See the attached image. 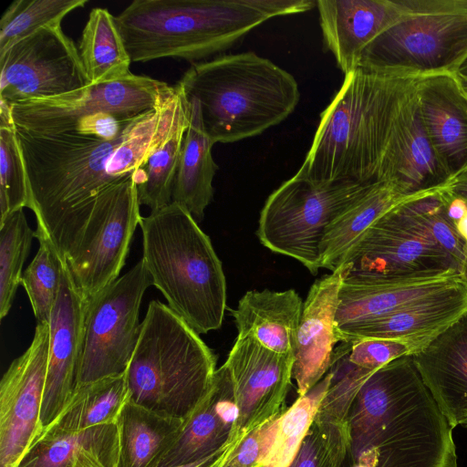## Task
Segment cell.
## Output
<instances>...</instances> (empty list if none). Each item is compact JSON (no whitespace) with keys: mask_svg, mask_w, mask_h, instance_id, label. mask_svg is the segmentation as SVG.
I'll list each match as a JSON object with an SVG mask.
<instances>
[{"mask_svg":"<svg viewBox=\"0 0 467 467\" xmlns=\"http://www.w3.org/2000/svg\"><path fill=\"white\" fill-rule=\"evenodd\" d=\"M347 422L350 467H458L453 428L411 356L394 359L366 380Z\"/></svg>","mask_w":467,"mask_h":467,"instance_id":"obj_1","label":"cell"},{"mask_svg":"<svg viewBox=\"0 0 467 467\" xmlns=\"http://www.w3.org/2000/svg\"><path fill=\"white\" fill-rule=\"evenodd\" d=\"M418 78L362 67L346 74L296 175L326 183L377 182L394 120Z\"/></svg>","mask_w":467,"mask_h":467,"instance_id":"obj_2","label":"cell"},{"mask_svg":"<svg viewBox=\"0 0 467 467\" xmlns=\"http://www.w3.org/2000/svg\"><path fill=\"white\" fill-rule=\"evenodd\" d=\"M313 0H135L116 17L131 62L176 57L198 63L268 19L308 11Z\"/></svg>","mask_w":467,"mask_h":467,"instance_id":"obj_3","label":"cell"},{"mask_svg":"<svg viewBox=\"0 0 467 467\" xmlns=\"http://www.w3.org/2000/svg\"><path fill=\"white\" fill-rule=\"evenodd\" d=\"M178 84L197 102L213 144L263 133L285 119L300 99L289 72L252 51L193 63Z\"/></svg>","mask_w":467,"mask_h":467,"instance_id":"obj_4","label":"cell"},{"mask_svg":"<svg viewBox=\"0 0 467 467\" xmlns=\"http://www.w3.org/2000/svg\"><path fill=\"white\" fill-rule=\"evenodd\" d=\"M139 225L141 260L167 306L198 334L220 328L226 309L223 265L193 216L171 202Z\"/></svg>","mask_w":467,"mask_h":467,"instance_id":"obj_5","label":"cell"},{"mask_svg":"<svg viewBox=\"0 0 467 467\" xmlns=\"http://www.w3.org/2000/svg\"><path fill=\"white\" fill-rule=\"evenodd\" d=\"M216 357L167 305L150 302L125 371L130 400L160 415L185 420L209 390Z\"/></svg>","mask_w":467,"mask_h":467,"instance_id":"obj_6","label":"cell"},{"mask_svg":"<svg viewBox=\"0 0 467 467\" xmlns=\"http://www.w3.org/2000/svg\"><path fill=\"white\" fill-rule=\"evenodd\" d=\"M140 116L109 141L72 131L39 134L16 129L37 226L48 236L82 218L102 192L123 182L109 175L108 169Z\"/></svg>","mask_w":467,"mask_h":467,"instance_id":"obj_7","label":"cell"},{"mask_svg":"<svg viewBox=\"0 0 467 467\" xmlns=\"http://www.w3.org/2000/svg\"><path fill=\"white\" fill-rule=\"evenodd\" d=\"M398 19L363 50L358 67L420 78L467 59V0H400Z\"/></svg>","mask_w":467,"mask_h":467,"instance_id":"obj_8","label":"cell"},{"mask_svg":"<svg viewBox=\"0 0 467 467\" xmlns=\"http://www.w3.org/2000/svg\"><path fill=\"white\" fill-rule=\"evenodd\" d=\"M134 174L102 192L87 214L48 237L85 302L117 280L125 265L142 217Z\"/></svg>","mask_w":467,"mask_h":467,"instance_id":"obj_9","label":"cell"},{"mask_svg":"<svg viewBox=\"0 0 467 467\" xmlns=\"http://www.w3.org/2000/svg\"><path fill=\"white\" fill-rule=\"evenodd\" d=\"M368 184L317 182L295 174L265 202L256 232L261 244L297 260L316 275L327 227Z\"/></svg>","mask_w":467,"mask_h":467,"instance_id":"obj_10","label":"cell"},{"mask_svg":"<svg viewBox=\"0 0 467 467\" xmlns=\"http://www.w3.org/2000/svg\"><path fill=\"white\" fill-rule=\"evenodd\" d=\"M150 285L140 259L85 302L78 385L125 373L140 334V307Z\"/></svg>","mask_w":467,"mask_h":467,"instance_id":"obj_11","label":"cell"},{"mask_svg":"<svg viewBox=\"0 0 467 467\" xmlns=\"http://www.w3.org/2000/svg\"><path fill=\"white\" fill-rule=\"evenodd\" d=\"M168 87L166 82L131 73L63 95L15 103L13 121L23 131L54 134L71 130L78 119L97 112L130 119L154 109Z\"/></svg>","mask_w":467,"mask_h":467,"instance_id":"obj_12","label":"cell"},{"mask_svg":"<svg viewBox=\"0 0 467 467\" xmlns=\"http://www.w3.org/2000/svg\"><path fill=\"white\" fill-rule=\"evenodd\" d=\"M0 99L9 105L88 86L79 51L61 25L47 26L0 55Z\"/></svg>","mask_w":467,"mask_h":467,"instance_id":"obj_13","label":"cell"},{"mask_svg":"<svg viewBox=\"0 0 467 467\" xmlns=\"http://www.w3.org/2000/svg\"><path fill=\"white\" fill-rule=\"evenodd\" d=\"M49 350V324L37 323L27 349L0 382V467H16L40 436Z\"/></svg>","mask_w":467,"mask_h":467,"instance_id":"obj_14","label":"cell"},{"mask_svg":"<svg viewBox=\"0 0 467 467\" xmlns=\"http://www.w3.org/2000/svg\"><path fill=\"white\" fill-rule=\"evenodd\" d=\"M238 410L230 441L281 415L290 386L294 355L270 350L251 337H238L225 361Z\"/></svg>","mask_w":467,"mask_h":467,"instance_id":"obj_15","label":"cell"},{"mask_svg":"<svg viewBox=\"0 0 467 467\" xmlns=\"http://www.w3.org/2000/svg\"><path fill=\"white\" fill-rule=\"evenodd\" d=\"M398 207L359 237L339 267L348 272L387 275L459 270L457 261L405 219Z\"/></svg>","mask_w":467,"mask_h":467,"instance_id":"obj_16","label":"cell"},{"mask_svg":"<svg viewBox=\"0 0 467 467\" xmlns=\"http://www.w3.org/2000/svg\"><path fill=\"white\" fill-rule=\"evenodd\" d=\"M462 282L457 269L387 275L348 272L344 268L336 314L337 329L379 318Z\"/></svg>","mask_w":467,"mask_h":467,"instance_id":"obj_17","label":"cell"},{"mask_svg":"<svg viewBox=\"0 0 467 467\" xmlns=\"http://www.w3.org/2000/svg\"><path fill=\"white\" fill-rule=\"evenodd\" d=\"M63 264L60 289L48 323L49 350L40 414L42 431L64 410L78 385L86 303Z\"/></svg>","mask_w":467,"mask_h":467,"instance_id":"obj_18","label":"cell"},{"mask_svg":"<svg viewBox=\"0 0 467 467\" xmlns=\"http://www.w3.org/2000/svg\"><path fill=\"white\" fill-rule=\"evenodd\" d=\"M465 315L467 285L462 282L379 318L338 328L337 336L343 343L366 338L396 340L406 345L412 356Z\"/></svg>","mask_w":467,"mask_h":467,"instance_id":"obj_19","label":"cell"},{"mask_svg":"<svg viewBox=\"0 0 467 467\" xmlns=\"http://www.w3.org/2000/svg\"><path fill=\"white\" fill-rule=\"evenodd\" d=\"M343 275L344 268L339 267L317 280L304 302L292 371L298 397L316 386L336 362V314Z\"/></svg>","mask_w":467,"mask_h":467,"instance_id":"obj_20","label":"cell"},{"mask_svg":"<svg viewBox=\"0 0 467 467\" xmlns=\"http://www.w3.org/2000/svg\"><path fill=\"white\" fill-rule=\"evenodd\" d=\"M449 179L424 128L415 88L394 120L377 182H390L403 193L414 194L441 186Z\"/></svg>","mask_w":467,"mask_h":467,"instance_id":"obj_21","label":"cell"},{"mask_svg":"<svg viewBox=\"0 0 467 467\" xmlns=\"http://www.w3.org/2000/svg\"><path fill=\"white\" fill-rule=\"evenodd\" d=\"M416 94L429 140L451 178L467 165V95L451 72L419 78Z\"/></svg>","mask_w":467,"mask_h":467,"instance_id":"obj_22","label":"cell"},{"mask_svg":"<svg viewBox=\"0 0 467 467\" xmlns=\"http://www.w3.org/2000/svg\"><path fill=\"white\" fill-rule=\"evenodd\" d=\"M323 43L344 75L358 67L366 47L400 14V0H318Z\"/></svg>","mask_w":467,"mask_h":467,"instance_id":"obj_23","label":"cell"},{"mask_svg":"<svg viewBox=\"0 0 467 467\" xmlns=\"http://www.w3.org/2000/svg\"><path fill=\"white\" fill-rule=\"evenodd\" d=\"M237 415L232 379L224 363L216 369L209 390L154 467H176L217 451L230 441Z\"/></svg>","mask_w":467,"mask_h":467,"instance_id":"obj_24","label":"cell"},{"mask_svg":"<svg viewBox=\"0 0 467 467\" xmlns=\"http://www.w3.org/2000/svg\"><path fill=\"white\" fill-rule=\"evenodd\" d=\"M411 357L449 423L461 425L467 418V315Z\"/></svg>","mask_w":467,"mask_h":467,"instance_id":"obj_25","label":"cell"},{"mask_svg":"<svg viewBox=\"0 0 467 467\" xmlns=\"http://www.w3.org/2000/svg\"><path fill=\"white\" fill-rule=\"evenodd\" d=\"M303 306L294 289L282 292L251 290L230 312L238 337H251L276 353L294 355Z\"/></svg>","mask_w":467,"mask_h":467,"instance_id":"obj_26","label":"cell"},{"mask_svg":"<svg viewBox=\"0 0 467 467\" xmlns=\"http://www.w3.org/2000/svg\"><path fill=\"white\" fill-rule=\"evenodd\" d=\"M117 423L82 431H44L16 467H119Z\"/></svg>","mask_w":467,"mask_h":467,"instance_id":"obj_27","label":"cell"},{"mask_svg":"<svg viewBox=\"0 0 467 467\" xmlns=\"http://www.w3.org/2000/svg\"><path fill=\"white\" fill-rule=\"evenodd\" d=\"M432 190L405 194L388 182L369 183L327 227L319 250L320 268L336 271L348 250L375 222Z\"/></svg>","mask_w":467,"mask_h":467,"instance_id":"obj_28","label":"cell"},{"mask_svg":"<svg viewBox=\"0 0 467 467\" xmlns=\"http://www.w3.org/2000/svg\"><path fill=\"white\" fill-rule=\"evenodd\" d=\"M188 101L190 120L175 175L172 202L183 206L194 219L202 220L213 197V181L218 165L212 155L214 144L204 131L199 106L194 99Z\"/></svg>","mask_w":467,"mask_h":467,"instance_id":"obj_29","label":"cell"},{"mask_svg":"<svg viewBox=\"0 0 467 467\" xmlns=\"http://www.w3.org/2000/svg\"><path fill=\"white\" fill-rule=\"evenodd\" d=\"M183 421L128 400L116 422L119 467H154L175 441Z\"/></svg>","mask_w":467,"mask_h":467,"instance_id":"obj_30","label":"cell"},{"mask_svg":"<svg viewBox=\"0 0 467 467\" xmlns=\"http://www.w3.org/2000/svg\"><path fill=\"white\" fill-rule=\"evenodd\" d=\"M78 48L88 85L119 80L131 74V60L116 17L107 8L90 11Z\"/></svg>","mask_w":467,"mask_h":467,"instance_id":"obj_31","label":"cell"},{"mask_svg":"<svg viewBox=\"0 0 467 467\" xmlns=\"http://www.w3.org/2000/svg\"><path fill=\"white\" fill-rule=\"evenodd\" d=\"M128 400L125 373L78 384L64 410L44 431H75L114 424Z\"/></svg>","mask_w":467,"mask_h":467,"instance_id":"obj_32","label":"cell"},{"mask_svg":"<svg viewBox=\"0 0 467 467\" xmlns=\"http://www.w3.org/2000/svg\"><path fill=\"white\" fill-rule=\"evenodd\" d=\"M190 112L176 126L166 142L134 174L140 205L151 211L172 202V190Z\"/></svg>","mask_w":467,"mask_h":467,"instance_id":"obj_33","label":"cell"},{"mask_svg":"<svg viewBox=\"0 0 467 467\" xmlns=\"http://www.w3.org/2000/svg\"><path fill=\"white\" fill-rule=\"evenodd\" d=\"M332 375L330 369L316 386L298 397L281 414L274 445L262 467H289L329 388Z\"/></svg>","mask_w":467,"mask_h":467,"instance_id":"obj_34","label":"cell"},{"mask_svg":"<svg viewBox=\"0 0 467 467\" xmlns=\"http://www.w3.org/2000/svg\"><path fill=\"white\" fill-rule=\"evenodd\" d=\"M39 248L23 272L21 285L30 301L37 323H49L63 275L64 264L45 231L36 226Z\"/></svg>","mask_w":467,"mask_h":467,"instance_id":"obj_35","label":"cell"},{"mask_svg":"<svg viewBox=\"0 0 467 467\" xmlns=\"http://www.w3.org/2000/svg\"><path fill=\"white\" fill-rule=\"evenodd\" d=\"M449 182V181H448ZM448 182L428 193L398 207L400 213L431 240L447 251L460 265L465 242L445 215L450 192Z\"/></svg>","mask_w":467,"mask_h":467,"instance_id":"obj_36","label":"cell"},{"mask_svg":"<svg viewBox=\"0 0 467 467\" xmlns=\"http://www.w3.org/2000/svg\"><path fill=\"white\" fill-rule=\"evenodd\" d=\"M36 233L29 227L23 210L9 214L0 223V317L9 313L22 270Z\"/></svg>","mask_w":467,"mask_h":467,"instance_id":"obj_37","label":"cell"},{"mask_svg":"<svg viewBox=\"0 0 467 467\" xmlns=\"http://www.w3.org/2000/svg\"><path fill=\"white\" fill-rule=\"evenodd\" d=\"M88 0H16L0 19V55L17 41L38 29L61 25L72 10L83 7Z\"/></svg>","mask_w":467,"mask_h":467,"instance_id":"obj_38","label":"cell"},{"mask_svg":"<svg viewBox=\"0 0 467 467\" xmlns=\"http://www.w3.org/2000/svg\"><path fill=\"white\" fill-rule=\"evenodd\" d=\"M349 445L347 420L315 417L289 467H342Z\"/></svg>","mask_w":467,"mask_h":467,"instance_id":"obj_39","label":"cell"},{"mask_svg":"<svg viewBox=\"0 0 467 467\" xmlns=\"http://www.w3.org/2000/svg\"><path fill=\"white\" fill-rule=\"evenodd\" d=\"M24 208L36 209L16 127L0 126V223Z\"/></svg>","mask_w":467,"mask_h":467,"instance_id":"obj_40","label":"cell"},{"mask_svg":"<svg viewBox=\"0 0 467 467\" xmlns=\"http://www.w3.org/2000/svg\"><path fill=\"white\" fill-rule=\"evenodd\" d=\"M280 416L246 434L233 449L222 467H262L274 445Z\"/></svg>","mask_w":467,"mask_h":467,"instance_id":"obj_41","label":"cell"},{"mask_svg":"<svg viewBox=\"0 0 467 467\" xmlns=\"http://www.w3.org/2000/svg\"><path fill=\"white\" fill-rule=\"evenodd\" d=\"M349 344L347 359L352 365L376 371L403 356H410L401 342L383 338H366Z\"/></svg>","mask_w":467,"mask_h":467,"instance_id":"obj_42","label":"cell"},{"mask_svg":"<svg viewBox=\"0 0 467 467\" xmlns=\"http://www.w3.org/2000/svg\"><path fill=\"white\" fill-rule=\"evenodd\" d=\"M135 119H123L108 112H97L78 119L69 131L109 141L117 139Z\"/></svg>","mask_w":467,"mask_h":467,"instance_id":"obj_43","label":"cell"},{"mask_svg":"<svg viewBox=\"0 0 467 467\" xmlns=\"http://www.w3.org/2000/svg\"><path fill=\"white\" fill-rule=\"evenodd\" d=\"M238 441H229L223 448L213 454L193 462L182 464L176 467H222Z\"/></svg>","mask_w":467,"mask_h":467,"instance_id":"obj_44","label":"cell"},{"mask_svg":"<svg viewBox=\"0 0 467 467\" xmlns=\"http://www.w3.org/2000/svg\"><path fill=\"white\" fill-rule=\"evenodd\" d=\"M450 192V191H449ZM467 213V202L462 198L449 194L445 204V215L455 225Z\"/></svg>","mask_w":467,"mask_h":467,"instance_id":"obj_45","label":"cell"},{"mask_svg":"<svg viewBox=\"0 0 467 467\" xmlns=\"http://www.w3.org/2000/svg\"><path fill=\"white\" fill-rule=\"evenodd\" d=\"M449 191L454 196L467 202V165L451 176L448 182Z\"/></svg>","mask_w":467,"mask_h":467,"instance_id":"obj_46","label":"cell"},{"mask_svg":"<svg viewBox=\"0 0 467 467\" xmlns=\"http://www.w3.org/2000/svg\"><path fill=\"white\" fill-rule=\"evenodd\" d=\"M461 238L467 243V213L455 224Z\"/></svg>","mask_w":467,"mask_h":467,"instance_id":"obj_47","label":"cell"},{"mask_svg":"<svg viewBox=\"0 0 467 467\" xmlns=\"http://www.w3.org/2000/svg\"><path fill=\"white\" fill-rule=\"evenodd\" d=\"M462 281L467 285V243L464 246L463 257L459 269Z\"/></svg>","mask_w":467,"mask_h":467,"instance_id":"obj_48","label":"cell"},{"mask_svg":"<svg viewBox=\"0 0 467 467\" xmlns=\"http://www.w3.org/2000/svg\"><path fill=\"white\" fill-rule=\"evenodd\" d=\"M457 74H458L459 79L461 81V84L462 86V88H463L465 94L467 95V76L462 75L458 72H457Z\"/></svg>","mask_w":467,"mask_h":467,"instance_id":"obj_49","label":"cell"},{"mask_svg":"<svg viewBox=\"0 0 467 467\" xmlns=\"http://www.w3.org/2000/svg\"><path fill=\"white\" fill-rule=\"evenodd\" d=\"M458 71V73L467 76V59L464 61V63L462 65Z\"/></svg>","mask_w":467,"mask_h":467,"instance_id":"obj_50","label":"cell"},{"mask_svg":"<svg viewBox=\"0 0 467 467\" xmlns=\"http://www.w3.org/2000/svg\"><path fill=\"white\" fill-rule=\"evenodd\" d=\"M461 425L467 429V418L461 423Z\"/></svg>","mask_w":467,"mask_h":467,"instance_id":"obj_51","label":"cell"}]
</instances>
